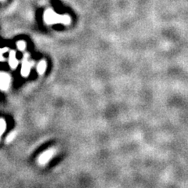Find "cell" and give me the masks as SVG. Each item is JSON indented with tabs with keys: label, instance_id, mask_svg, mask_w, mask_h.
I'll return each mask as SVG.
<instances>
[{
	"label": "cell",
	"instance_id": "3",
	"mask_svg": "<svg viewBox=\"0 0 188 188\" xmlns=\"http://www.w3.org/2000/svg\"><path fill=\"white\" fill-rule=\"evenodd\" d=\"M6 128H7V124H6L5 121L3 119H0V137L4 133Z\"/></svg>",
	"mask_w": 188,
	"mask_h": 188
},
{
	"label": "cell",
	"instance_id": "4",
	"mask_svg": "<svg viewBox=\"0 0 188 188\" xmlns=\"http://www.w3.org/2000/svg\"><path fill=\"white\" fill-rule=\"evenodd\" d=\"M44 71H45V65H44L43 63H40L39 67H38V72H39L40 73H42Z\"/></svg>",
	"mask_w": 188,
	"mask_h": 188
},
{
	"label": "cell",
	"instance_id": "1",
	"mask_svg": "<svg viewBox=\"0 0 188 188\" xmlns=\"http://www.w3.org/2000/svg\"><path fill=\"white\" fill-rule=\"evenodd\" d=\"M10 84V79L6 75H0V89L6 90Z\"/></svg>",
	"mask_w": 188,
	"mask_h": 188
},
{
	"label": "cell",
	"instance_id": "5",
	"mask_svg": "<svg viewBox=\"0 0 188 188\" xmlns=\"http://www.w3.org/2000/svg\"><path fill=\"white\" fill-rule=\"evenodd\" d=\"M13 137H14V133H13H13H11V134L8 137V139H7V140H8V141H10V140H11Z\"/></svg>",
	"mask_w": 188,
	"mask_h": 188
},
{
	"label": "cell",
	"instance_id": "2",
	"mask_svg": "<svg viewBox=\"0 0 188 188\" xmlns=\"http://www.w3.org/2000/svg\"><path fill=\"white\" fill-rule=\"evenodd\" d=\"M51 155H52V151H50L45 152V153H44L42 156L40 157V158H39L40 163L43 164V163H45L46 162H47L49 158L51 157Z\"/></svg>",
	"mask_w": 188,
	"mask_h": 188
}]
</instances>
